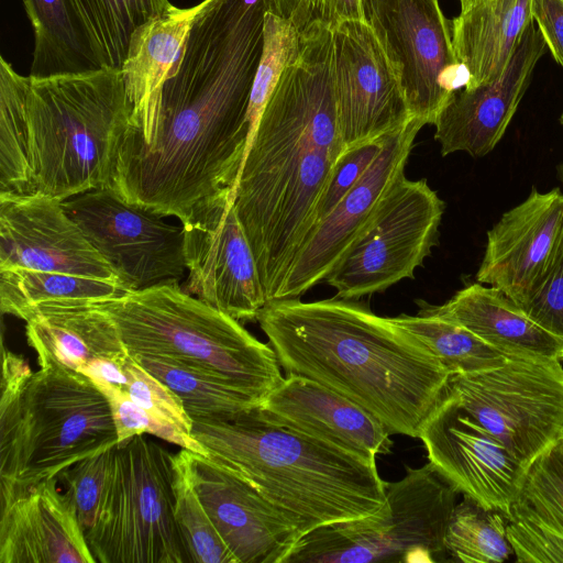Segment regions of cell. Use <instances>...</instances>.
<instances>
[{
  "label": "cell",
  "mask_w": 563,
  "mask_h": 563,
  "mask_svg": "<svg viewBox=\"0 0 563 563\" xmlns=\"http://www.w3.org/2000/svg\"><path fill=\"white\" fill-rule=\"evenodd\" d=\"M207 457L249 483L301 533L388 510L376 461L264 417L258 406L230 420H192Z\"/></svg>",
  "instance_id": "cell-5"
},
{
  "label": "cell",
  "mask_w": 563,
  "mask_h": 563,
  "mask_svg": "<svg viewBox=\"0 0 563 563\" xmlns=\"http://www.w3.org/2000/svg\"><path fill=\"white\" fill-rule=\"evenodd\" d=\"M202 7L203 0L190 8L172 5L165 14L145 23L133 34L121 69L133 107L131 119H139L152 110Z\"/></svg>",
  "instance_id": "cell-27"
},
{
  "label": "cell",
  "mask_w": 563,
  "mask_h": 563,
  "mask_svg": "<svg viewBox=\"0 0 563 563\" xmlns=\"http://www.w3.org/2000/svg\"><path fill=\"white\" fill-rule=\"evenodd\" d=\"M197 494L238 563H285L301 533L249 483L187 450Z\"/></svg>",
  "instance_id": "cell-20"
},
{
  "label": "cell",
  "mask_w": 563,
  "mask_h": 563,
  "mask_svg": "<svg viewBox=\"0 0 563 563\" xmlns=\"http://www.w3.org/2000/svg\"><path fill=\"white\" fill-rule=\"evenodd\" d=\"M57 478L0 499V563H96Z\"/></svg>",
  "instance_id": "cell-23"
},
{
  "label": "cell",
  "mask_w": 563,
  "mask_h": 563,
  "mask_svg": "<svg viewBox=\"0 0 563 563\" xmlns=\"http://www.w3.org/2000/svg\"><path fill=\"white\" fill-rule=\"evenodd\" d=\"M391 320L415 335L450 376L495 368L509 358L461 324L421 309Z\"/></svg>",
  "instance_id": "cell-32"
},
{
  "label": "cell",
  "mask_w": 563,
  "mask_h": 563,
  "mask_svg": "<svg viewBox=\"0 0 563 563\" xmlns=\"http://www.w3.org/2000/svg\"><path fill=\"white\" fill-rule=\"evenodd\" d=\"M233 199L221 198L181 224L184 290L239 321H256L268 300Z\"/></svg>",
  "instance_id": "cell-15"
},
{
  "label": "cell",
  "mask_w": 563,
  "mask_h": 563,
  "mask_svg": "<svg viewBox=\"0 0 563 563\" xmlns=\"http://www.w3.org/2000/svg\"><path fill=\"white\" fill-rule=\"evenodd\" d=\"M460 406L526 467L563 428L560 360L509 357L503 365L451 375Z\"/></svg>",
  "instance_id": "cell-10"
},
{
  "label": "cell",
  "mask_w": 563,
  "mask_h": 563,
  "mask_svg": "<svg viewBox=\"0 0 563 563\" xmlns=\"http://www.w3.org/2000/svg\"><path fill=\"white\" fill-rule=\"evenodd\" d=\"M563 252V194L533 188L487 232L478 283L523 301L549 275Z\"/></svg>",
  "instance_id": "cell-19"
},
{
  "label": "cell",
  "mask_w": 563,
  "mask_h": 563,
  "mask_svg": "<svg viewBox=\"0 0 563 563\" xmlns=\"http://www.w3.org/2000/svg\"><path fill=\"white\" fill-rule=\"evenodd\" d=\"M112 448L76 462L57 478L85 533L96 520Z\"/></svg>",
  "instance_id": "cell-40"
},
{
  "label": "cell",
  "mask_w": 563,
  "mask_h": 563,
  "mask_svg": "<svg viewBox=\"0 0 563 563\" xmlns=\"http://www.w3.org/2000/svg\"><path fill=\"white\" fill-rule=\"evenodd\" d=\"M518 306L542 329L563 338V252L549 275Z\"/></svg>",
  "instance_id": "cell-43"
},
{
  "label": "cell",
  "mask_w": 563,
  "mask_h": 563,
  "mask_svg": "<svg viewBox=\"0 0 563 563\" xmlns=\"http://www.w3.org/2000/svg\"><path fill=\"white\" fill-rule=\"evenodd\" d=\"M25 322L40 367L80 372L95 360L124 362L130 356L114 320L97 303L41 307Z\"/></svg>",
  "instance_id": "cell-25"
},
{
  "label": "cell",
  "mask_w": 563,
  "mask_h": 563,
  "mask_svg": "<svg viewBox=\"0 0 563 563\" xmlns=\"http://www.w3.org/2000/svg\"><path fill=\"white\" fill-rule=\"evenodd\" d=\"M114 320L131 356L197 367L264 399L284 379L274 350L239 320L166 282L97 303Z\"/></svg>",
  "instance_id": "cell-7"
},
{
  "label": "cell",
  "mask_w": 563,
  "mask_h": 563,
  "mask_svg": "<svg viewBox=\"0 0 563 563\" xmlns=\"http://www.w3.org/2000/svg\"><path fill=\"white\" fill-rule=\"evenodd\" d=\"M345 150L334 98L332 33L299 37L249 144L233 206L268 301L317 224V211Z\"/></svg>",
  "instance_id": "cell-2"
},
{
  "label": "cell",
  "mask_w": 563,
  "mask_h": 563,
  "mask_svg": "<svg viewBox=\"0 0 563 563\" xmlns=\"http://www.w3.org/2000/svg\"><path fill=\"white\" fill-rule=\"evenodd\" d=\"M420 309L456 322L507 357L560 360L563 338L533 322L501 290L472 284L441 306L420 302Z\"/></svg>",
  "instance_id": "cell-24"
},
{
  "label": "cell",
  "mask_w": 563,
  "mask_h": 563,
  "mask_svg": "<svg viewBox=\"0 0 563 563\" xmlns=\"http://www.w3.org/2000/svg\"><path fill=\"white\" fill-rule=\"evenodd\" d=\"M22 3L34 35L30 77L82 75L103 68L67 0Z\"/></svg>",
  "instance_id": "cell-28"
},
{
  "label": "cell",
  "mask_w": 563,
  "mask_h": 563,
  "mask_svg": "<svg viewBox=\"0 0 563 563\" xmlns=\"http://www.w3.org/2000/svg\"><path fill=\"white\" fill-rule=\"evenodd\" d=\"M5 269L120 282L63 201L41 196L0 195V271Z\"/></svg>",
  "instance_id": "cell-18"
},
{
  "label": "cell",
  "mask_w": 563,
  "mask_h": 563,
  "mask_svg": "<svg viewBox=\"0 0 563 563\" xmlns=\"http://www.w3.org/2000/svg\"><path fill=\"white\" fill-rule=\"evenodd\" d=\"M109 401L118 434V444L139 434H151L195 453L206 455L202 446L173 423L159 420L140 407L125 390L109 383L93 382Z\"/></svg>",
  "instance_id": "cell-37"
},
{
  "label": "cell",
  "mask_w": 563,
  "mask_h": 563,
  "mask_svg": "<svg viewBox=\"0 0 563 563\" xmlns=\"http://www.w3.org/2000/svg\"><path fill=\"white\" fill-rule=\"evenodd\" d=\"M260 62V51L242 35L194 27L152 110L131 119L108 188L180 224L234 198Z\"/></svg>",
  "instance_id": "cell-1"
},
{
  "label": "cell",
  "mask_w": 563,
  "mask_h": 563,
  "mask_svg": "<svg viewBox=\"0 0 563 563\" xmlns=\"http://www.w3.org/2000/svg\"><path fill=\"white\" fill-rule=\"evenodd\" d=\"M269 11L288 22L299 37L332 31L347 20L367 21V0H268Z\"/></svg>",
  "instance_id": "cell-39"
},
{
  "label": "cell",
  "mask_w": 563,
  "mask_h": 563,
  "mask_svg": "<svg viewBox=\"0 0 563 563\" xmlns=\"http://www.w3.org/2000/svg\"><path fill=\"white\" fill-rule=\"evenodd\" d=\"M271 421L364 459L391 453L387 429L371 413L309 378L286 374L258 405Z\"/></svg>",
  "instance_id": "cell-22"
},
{
  "label": "cell",
  "mask_w": 563,
  "mask_h": 563,
  "mask_svg": "<svg viewBox=\"0 0 563 563\" xmlns=\"http://www.w3.org/2000/svg\"><path fill=\"white\" fill-rule=\"evenodd\" d=\"M103 68L122 69L135 31L162 16L168 0H67Z\"/></svg>",
  "instance_id": "cell-31"
},
{
  "label": "cell",
  "mask_w": 563,
  "mask_h": 563,
  "mask_svg": "<svg viewBox=\"0 0 563 563\" xmlns=\"http://www.w3.org/2000/svg\"><path fill=\"white\" fill-rule=\"evenodd\" d=\"M530 9L548 49L563 67V0H531Z\"/></svg>",
  "instance_id": "cell-44"
},
{
  "label": "cell",
  "mask_w": 563,
  "mask_h": 563,
  "mask_svg": "<svg viewBox=\"0 0 563 563\" xmlns=\"http://www.w3.org/2000/svg\"><path fill=\"white\" fill-rule=\"evenodd\" d=\"M299 35L292 26L267 11L264 25V48L252 88L249 120L251 139L264 107L274 90L284 68L298 53Z\"/></svg>",
  "instance_id": "cell-35"
},
{
  "label": "cell",
  "mask_w": 563,
  "mask_h": 563,
  "mask_svg": "<svg viewBox=\"0 0 563 563\" xmlns=\"http://www.w3.org/2000/svg\"><path fill=\"white\" fill-rule=\"evenodd\" d=\"M478 1L481 0H460L461 11L466 10L467 8H470L471 5L475 4Z\"/></svg>",
  "instance_id": "cell-46"
},
{
  "label": "cell",
  "mask_w": 563,
  "mask_h": 563,
  "mask_svg": "<svg viewBox=\"0 0 563 563\" xmlns=\"http://www.w3.org/2000/svg\"><path fill=\"white\" fill-rule=\"evenodd\" d=\"M547 49L544 38L532 20L506 69L496 80L453 93L433 124L434 139L443 156L465 152L473 157H481L495 148Z\"/></svg>",
  "instance_id": "cell-21"
},
{
  "label": "cell",
  "mask_w": 563,
  "mask_h": 563,
  "mask_svg": "<svg viewBox=\"0 0 563 563\" xmlns=\"http://www.w3.org/2000/svg\"><path fill=\"white\" fill-rule=\"evenodd\" d=\"M561 361H563V356H562Z\"/></svg>",
  "instance_id": "cell-49"
},
{
  "label": "cell",
  "mask_w": 563,
  "mask_h": 563,
  "mask_svg": "<svg viewBox=\"0 0 563 563\" xmlns=\"http://www.w3.org/2000/svg\"><path fill=\"white\" fill-rule=\"evenodd\" d=\"M256 321L286 374L334 390L391 435L419 438L450 378L415 335L356 300H272Z\"/></svg>",
  "instance_id": "cell-3"
},
{
  "label": "cell",
  "mask_w": 563,
  "mask_h": 563,
  "mask_svg": "<svg viewBox=\"0 0 563 563\" xmlns=\"http://www.w3.org/2000/svg\"><path fill=\"white\" fill-rule=\"evenodd\" d=\"M507 518L486 509L464 496L451 515L445 547L453 561L464 563H501L511 554L507 538Z\"/></svg>",
  "instance_id": "cell-33"
},
{
  "label": "cell",
  "mask_w": 563,
  "mask_h": 563,
  "mask_svg": "<svg viewBox=\"0 0 563 563\" xmlns=\"http://www.w3.org/2000/svg\"><path fill=\"white\" fill-rule=\"evenodd\" d=\"M556 439L561 442V444H562V446H563V428H562V430L560 431V433H559V435H558V438H556Z\"/></svg>",
  "instance_id": "cell-47"
},
{
  "label": "cell",
  "mask_w": 563,
  "mask_h": 563,
  "mask_svg": "<svg viewBox=\"0 0 563 563\" xmlns=\"http://www.w3.org/2000/svg\"><path fill=\"white\" fill-rule=\"evenodd\" d=\"M423 125L412 119L387 136L382 152L360 180L317 223L295 258L278 299L300 298L324 282L351 243L369 223L388 189L405 175L415 140Z\"/></svg>",
  "instance_id": "cell-17"
},
{
  "label": "cell",
  "mask_w": 563,
  "mask_h": 563,
  "mask_svg": "<svg viewBox=\"0 0 563 563\" xmlns=\"http://www.w3.org/2000/svg\"><path fill=\"white\" fill-rule=\"evenodd\" d=\"M2 357L0 499L118 444L109 401L88 376L56 365L32 372L4 346Z\"/></svg>",
  "instance_id": "cell-6"
},
{
  "label": "cell",
  "mask_w": 563,
  "mask_h": 563,
  "mask_svg": "<svg viewBox=\"0 0 563 563\" xmlns=\"http://www.w3.org/2000/svg\"><path fill=\"white\" fill-rule=\"evenodd\" d=\"M331 33L333 89L344 146L408 124L412 118L398 75L368 21L347 20Z\"/></svg>",
  "instance_id": "cell-14"
},
{
  "label": "cell",
  "mask_w": 563,
  "mask_h": 563,
  "mask_svg": "<svg viewBox=\"0 0 563 563\" xmlns=\"http://www.w3.org/2000/svg\"><path fill=\"white\" fill-rule=\"evenodd\" d=\"M71 219L128 290L178 282L187 271L184 228L121 199L108 187L63 201Z\"/></svg>",
  "instance_id": "cell-13"
},
{
  "label": "cell",
  "mask_w": 563,
  "mask_h": 563,
  "mask_svg": "<svg viewBox=\"0 0 563 563\" xmlns=\"http://www.w3.org/2000/svg\"><path fill=\"white\" fill-rule=\"evenodd\" d=\"M124 363L125 361L99 358L81 368L80 373L88 376L92 382L109 383L124 390L128 384V376L123 368Z\"/></svg>",
  "instance_id": "cell-45"
},
{
  "label": "cell",
  "mask_w": 563,
  "mask_h": 563,
  "mask_svg": "<svg viewBox=\"0 0 563 563\" xmlns=\"http://www.w3.org/2000/svg\"><path fill=\"white\" fill-rule=\"evenodd\" d=\"M444 202L426 179L402 175L347 247L324 283L357 300L413 278L437 244Z\"/></svg>",
  "instance_id": "cell-11"
},
{
  "label": "cell",
  "mask_w": 563,
  "mask_h": 563,
  "mask_svg": "<svg viewBox=\"0 0 563 563\" xmlns=\"http://www.w3.org/2000/svg\"><path fill=\"white\" fill-rule=\"evenodd\" d=\"M132 357L179 397L191 421L230 420L262 402L232 383L179 361L144 354Z\"/></svg>",
  "instance_id": "cell-30"
},
{
  "label": "cell",
  "mask_w": 563,
  "mask_h": 563,
  "mask_svg": "<svg viewBox=\"0 0 563 563\" xmlns=\"http://www.w3.org/2000/svg\"><path fill=\"white\" fill-rule=\"evenodd\" d=\"M120 282L31 269L0 271V309L26 321L46 306L95 305L129 294Z\"/></svg>",
  "instance_id": "cell-29"
},
{
  "label": "cell",
  "mask_w": 563,
  "mask_h": 563,
  "mask_svg": "<svg viewBox=\"0 0 563 563\" xmlns=\"http://www.w3.org/2000/svg\"><path fill=\"white\" fill-rule=\"evenodd\" d=\"M174 515L189 563H238L195 488L187 450L173 456Z\"/></svg>",
  "instance_id": "cell-34"
},
{
  "label": "cell",
  "mask_w": 563,
  "mask_h": 563,
  "mask_svg": "<svg viewBox=\"0 0 563 563\" xmlns=\"http://www.w3.org/2000/svg\"><path fill=\"white\" fill-rule=\"evenodd\" d=\"M419 439L429 462L459 493L508 517L526 466L463 410L448 385Z\"/></svg>",
  "instance_id": "cell-16"
},
{
  "label": "cell",
  "mask_w": 563,
  "mask_h": 563,
  "mask_svg": "<svg viewBox=\"0 0 563 563\" xmlns=\"http://www.w3.org/2000/svg\"><path fill=\"white\" fill-rule=\"evenodd\" d=\"M507 538L519 563H563V527L553 519L514 503Z\"/></svg>",
  "instance_id": "cell-36"
},
{
  "label": "cell",
  "mask_w": 563,
  "mask_h": 563,
  "mask_svg": "<svg viewBox=\"0 0 563 563\" xmlns=\"http://www.w3.org/2000/svg\"><path fill=\"white\" fill-rule=\"evenodd\" d=\"M367 21L398 75L411 118L434 124L468 82L439 0H367Z\"/></svg>",
  "instance_id": "cell-12"
},
{
  "label": "cell",
  "mask_w": 563,
  "mask_h": 563,
  "mask_svg": "<svg viewBox=\"0 0 563 563\" xmlns=\"http://www.w3.org/2000/svg\"><path fill=\"white\" fill-rule=\"evenodd\" d=\"M133 107L123 74L32 78L0 57V195L67 200L108 187Z\"/></svg>",
  "instance_id": "cell-4"
},
{
  "label": "cell",
  "mask_w": 563,
  "mask_h": 563,
  "mask_svg": "<svg viewBox=\"0 0 563 563\" xmlns=\"http://www.w3.org/2000/svg\"><path fill=\"white\" fill-rule=\"evenodd\" d=\"M515 503L525 505L563 527V446L558 439L526 467Z\"/></svg>",
  "instance_id": "cell-38"
},
{
  "label": "cell",
  "mask_w": 563,
  "mask_h": 563,
  "mask_svg": "<svg viewBox=\"0 0 563 563\" xmlns=\"http://www.w3.org/2000/svg\"><path fill=\"white\" fill-rule=\"evenodd\" d=\"M128 376L125 391L153 417L173 423L191 434L192 421L179 397L163 382L142 367L131 355L123 364Z\"/></svg>",
  "instance_id": "cell-41"
},
{
  "label": "cell",
  "mask_w": 563,
  "mask_h": 563,
  "mask_svg": "<svg viewBox=\"0 0 563 563\" xmlns=\"http://www.w3.org/2000/svg\"><path fill=\"white\" fill-rule=\"evenodd\" d=\"M561 123H562V125H563V113H562V115H561Z\"/></svg>",
  "instance_id": "cell-48"
},
{
  "label": "cell",
  "mask_w": 563,
  "mask_h": 563,
  "mask_svg": "<svg viewBox=\"0 0 563 563\" xmlns=\"http://www.w3.org/2000/svg\"><path fill=\"white\" fill-rule=\"evenodd\" d=\"M145 434L114 445L93 526L96 563H189L174 515V465Z\"/></svg>",
  "instance_id": "cell-9"
},
{
  "label": "cell",
  "mask_w": 563,
  "mask_h": 563,
  "mask_svg": "<svg viewBox=\"0 0 563 563\" xmlns=\"http://www.w3.org/2000/svg\"><path fill=\"white\" fill-rule=\"evenodd\" d=\"M531 0H481L451 21L452 42L468 73L464 88L496 80L533 20Z\"/></svg>",
  "instance_id": "cell-26"
},
{
  "label": "cell",
  "mask_w": 563,
  "mask_h": 563,
  "mask_svg": "<svg viewBox=\"0 0 563 563\" xmlns=\"http://www.w3.org/2000/svg\"><path fill=\"white\" fill-rule=\"evenodd\" d=\"M388 135L345 147L321 197L317 211V223L327 217L360 180L382 152Z\"/></svg>",
  "instance_id": "cell-42"
},
{
  "label": "cell",
  "mask_w": 563,
  "mask_h": 563,
  "mask_svg": "<svg viewBox=\"0 0 563 563\" xmlns=\"http://www.w3.org/2000/svg\"><path fill=\"white\" fill-rule=\"evenodd\" d=\"M459 492L428 462L386 482L388 510L318 527L303 534L285 563L446 561L445 534Z\"/></svg>",
  "instance_id": "cell-8"
}]
</instances>
